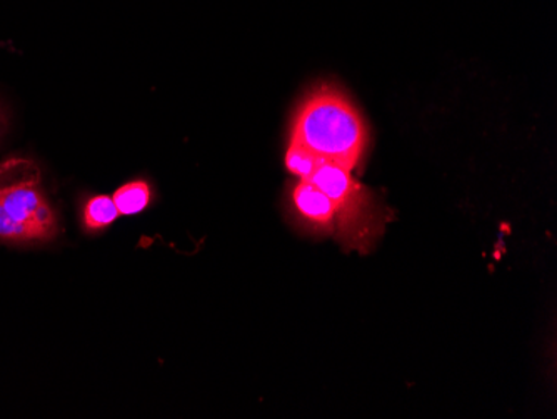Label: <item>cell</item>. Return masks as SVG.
Listing matches in <instances>:
<instances>
[{
	"label": "cell",
	"instance_id": "3957f363",
	"mask_svg": "<svg viewBox=\"0 0 557 419\" xmlns=\"http://www.w3.org/2000/svg\"><path fill=\"white\" fill-rule=\"evenodd\" d=\"M0 214L29 231L34 243L54 239L58 215L40 184V171L33 161L12 158L0 162Z\"/></svg>",
	"mask_w": 557,
	"mask_h": 419
},
{
	"label": "cell",
	"instance_id": "6da1fadb",
	"mask_svg": "<svg viewBox=\"0 0 557 419\" xmlns=\"http://www.w3.org/2000/svg\"><path fill=\"white\" fill-rule=\"evenodd\" d=\"M290 140L324 162L352 171L368 149L369 133L364 119L347 97L333 87H319L297 111Z\"/></svg>",
	"mask_w": 557,
	"mask_h": 419
},
{
	"label": "cell",
	"instance_id": "5b68a950",
	"mask_svg": "<svg viewBox=\"0 0 557 419\" xmlns=\"http://www.w3.org/2000/svg\"><path fill=\"white\" fill-rule=\"evenodd\" d=\"M112 199H114L119 214L136 215L149 208L152 190L144 181H134V183L119 187Z\"/></svg>",
	"mask_w": 557,
	"mask_h": 419
},
{
	"label": "cell",
	"instance_id": "ba28073f",
	"mask_svg": "<svg viewBox=\"0 0 557 419\" xmlns=\"http://www.w3.org/2000/svg\"><path fill=\"white\" fill-rule=\"evenodd\" d=\"M5 119L4 114H2V109H0V134H2V130H4Z\"/></svg>",
	"mask_w": 557,
	"mask_h": 419
},
{
	"label": "cell",
	"instance_id": "7a4b0ae2",
	"mask_svg": "<svg viewBox=\"0 0 557 419\" xmlns=\"http://www.w3.org/2000/svg\"><path fill=\"white\" fill-rule=\"evenodd\" d=\"M333 202L336 211L337 237L347 248L368 251V246L383 231L372 194L350 174L349 169L322 162L311 180Z\"/></svg>",
	"mask_w": 557,
	"mask_h": 419
},
{
	"label": "cell",
	"instance_id": "8992f818",
	"mask_svg": "<svg viewBox=\"0 0 557 419\" xmlns=\"http://www.w3.org/2000/svg\"><path fill=\"white\" fill-rule=\"evenodd\" d=\"M117 208L111 196L90 197L84 206V226L89 231L104 230L119 218Z\"/></svg>",
	"mask_w": 557,
	"mask_h": 419
},
{
	"label": "cell",
	"instance_id": "277c9868",
	"mask_svg": "<svg viewBox=\"0 0 557 419\" xmlns=\"http://www.w3.org/2000/svg\"><path fill=\"white\" fill-rule=\"evenodd\" d=\"M293 206L299 218L314 230H336V211L333 202L311 181H299L294 186Z\"/></svg>",
	"mask_w": 557,
	"mask_h": 419
},
{
	"label": "cell",
	"instance_id": "52a82bcc",
	"mask_svg": "<svg viewBox=\"0 0 557 419\" xmlns=\"http://www.w3.org/2000/svg\"><path fill=\"white\" fill-rule=\"evenodd\" d=\"M322 159L312 155L309 149L300 146V144L290 140L289 149L286 152V168L290 174L299 177V181H309L322 164Z\"/></svg>",
	"mask_w": 557,
	"mask_h": 419
}]
</instances>
